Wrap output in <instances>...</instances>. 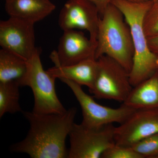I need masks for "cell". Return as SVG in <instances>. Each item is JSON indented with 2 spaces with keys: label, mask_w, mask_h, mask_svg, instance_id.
I'll return each mask as SVG.
<instances>
[{
  "label": "cell",
  "mask_w": 158,
  "mask_h": 158,
  "mask_svg": "<svg viewBox=\"0 0 158 158\" xmlns=\"http://www.w3.org/2000/svg\"><path fill=\"white\" fill-rule=\"evenodd\" d=\"M77 112L75 107L62 114L22 112L30 123V130L26 138L11 149L32 158H68L65 140L74 124Z\"/></svg>",
  "instance_id": "1"
},
{
  "label": "cell",
  "mask_w": 158,
  "mask_h": 158,
  "mask_svg": "<svg viewBox=\"0 0 158 158\" xmlns=\"http://www.w3.org/2000/svg\"><path fill=\"white\" fill-rule=\"evenodd\" d=\"M111 3L121 11L131 29L135 54L130 79L131 85L135 87L158 69V57L150 49L143 27L144 16L153 2L148 0L133 2L126 0H113Z\"/></svg>",
  "instance_id": "2"
},
{
  "label": "cell",
  "mask_w": 158,
  "mask_h": 158,
  "mask_svg": "<svg viewBox=\"0 0 158 158\" xmlns=\"http://www.w3.org/2000/svg\"><path fill=\"white\" fill-rule=\"evenodd\" d=\"M97 42L95 59L108 56L130 73L135 54L131 29L121 11L112 3L101 16Z\"/></svg>",
  "instance_id": "3"
},
{
  "label": "cell",
  "mask_w": 158,
  "mask_h": 158,
  "mask_svg": "<svg viewBox=\"0 0 158 158\" xmlns=\"http://www.w3.org/2000/svg\"><path fill=\"white\" fill-rule=\"evenodd\" d=\"M39 49L28 61V70L24 86L30 87L33 91L34 103L32 112L37 114H62L66 111L56 92L55 81L43 67Z\"/></svg>",
  "instance_id": "4"
},
{
  "label": "cell",
  "mask_w": 158,
  "mask_h": 158,
  "mask_svg": "<svg viewBox=\"0 0 158 158\" xmlns=\"http://www.w3.org/2000/svg\"><path fill=\"white\" fill-rule=\"evenodd\" d=\"M97 60L95 81L89 90L97 99L110 100L123 103L133 87L131 84L129 72L112 58L107 56Z\"/></svg>",
  "instance_id": "5"
},
{
  "label": "cell",
  "mask_w": 158,
  "mask_h": 158,
  "mask_svg": "<svg viewBox=\"0 0 158 158\" xmlns=\"http://www.w3.org/2000/svg\"><path fill=\"white\" fill-rule=\"evenodd\" d=\"M113 124L90 127L74 123L69 133V158H101L102 154L115 144Z\"/></svg>",
  "instance_id": "6"
},
{
  "label": "cell",
  "mask_w": 158,
  "mask_h": 158,
  "mask_svg": "<svg viewBox=\"0 0 158 158\" xmlns=\"http://www.w3.org/2000/svg\"><path fill=\"white\" fill-rule=\"evenodd\" d=\"M70 88L82 110L81 124L90 127H100L106 125L124 122L136 110L123 104L118 108L105 106L98 103L85 93L81 86L66 79H60Z\"/></svg>",
  "instance_id": "7"
},
{
  "label": "cell",
  "mask_w": 158,
  "mask_h": 158,
  "mask_svg": "<svg viewBox=\"0 0 158 158\" xmlns=\"http://www.w3.org/2000/svg\"><path fill=\"white\" fill-rule=\"evenodd\" d=\"M34 23L10 16L0 22V45L28 61L39 48L35 46Z\"/></svg>",
  "instance_id": "8"
},
{
  "label": "cell",
  "mask_w": 158,
  "mask_h": 158,
  "mask_svg": "<svg viewBox=\"0 0 158 158\" xmlns=\"http://www.w3.org/2000/svg\"><path fill=\"white\" fill-rule=\"evenodd\" d=\"M101 16L97 7L88 0H68L59 14L58 23L63 31L85 30L97 42Z\"/></svg>",
  "instance_id": "9"
},
{
  "label": "cell",
  "mask_w": 158,
  "mask_h": 158,
  "mask_svg": "<svg viewBox=\"0 0 158 158\" xmlns=\"http://www.w3.org/2000/svg\"><path fill=\"white\" fill-rule=\"evenodd\" d=\"M158 133V109H136L124 122L115 128V144L131 147Z\"/></svg>",
  "instance_id": "10"
},
{
  "label": "cell",
  "mask_w": 158,
  "mask_h": 158,
  "mask_svg": "<svg viewBox=\"0 0 158 158\" xmlns=\"http://www.w3.org/2000/svg\"><path fill=\"white\" fill-rule=\"evenodd\" d=\"M97 42L92 41L81 31H64L57 51L50 58L55 65H73L91 58H95Z\"/></svg>",
  "instance_id": "11"
},
{
  "label": "cell",
  "mask_w": 158,
  "mask_h": 158,
  "mask_svg": "<svg viewBox=\"0 0 158 158\" xmlns=\"http://www.w3.org/2000/svg\"><path fill=\"white\" fill-rule=\"evenodd\" d=\"M5 7L9 16L34 24L47 17L56 8L50 0H5Z\"/></svg>",
  "instance_id": "12"
},
{
  "label": "cell",
  "mask_w": 158,
  "mask_h": 158,
  "mask_svg": "<svg viewBox=\"0 0 158 158\" xmlns=\"http://www.w3.org/2000/svg\"><path fill=\"white\" fill-rule=\"evenodd\" d=\"M97 66V59L91 58L73 65H55L47 71L56 78L68 79L81 86H87L90 90L95 81Z\"/></svg>",
  "instance_id": "13"
},
{
  "label": "cell",
  "mask_w": 158,
  "mask_h": 158,
  "mask_svg": "<svg viewBox=\"0 0 158 158\" xmlns=\"http://www.w3.org/2000/svg\"><path fill=\"white\" fill-rule=\"evenodd\" d=\"M123 104L135 109H158V69L151 76L133 87Z\"/></svg>",
  "instance_id": "14"
},
{
  "label": "cell",
  "mask_w": 158,
  "mask_h": 158,
  "mask_svg": "<svg viewBox=\"0 0 158 158\" xmlns=\"http://www.w3.org/2000/svg\"><path fill=\"white\" fill-rule=\"evenodd\" d=\"M28 70V61L10 51L1 49L0 83L15 81L24 87Z\"/></svg>",
  "instance_id": "15"
},
{
  "label": "cell",
  "mask_w": 158,
  "mask_h": 158,
  "mask_svg": "<svg viewBox=\"0 0 158 158\" xmlns=\"http://www.w3.org/2000/svg\"><path fill=\"white\" fill-rule=\"evenodd\" d=\"M20 87L17 82L0 83V117L6 113L23 112L19 104Z\"/></svg>",
  "instance_id": "16"
},
{
  "label": "cell",
  "mask_w": 158,
  "mask_h": 158,
  "mask_svg": "<svg viewBox=\"0 0 158 158\" xmlns=\"http://www.w3.org/2000/svg\"><path fill=\"white\" fill-rule=\"evenodd\" d=\"M131 147L144 158H158V133L144 138Z\"/></svg>",
  "instance_id": "17"
},
{
  "label": "cell",
  "mask_w": 158,
  "mask_h": 158,
  "mask_svg": "<svg viewBox=\"0 0 158 158\" xmlns=\"http://www.w3.org/2000/svg\"><path fill=\"white\" fill-rule=\"evenodd\" d=\"M143 27L147 38L158 34V2H153L144 16Z\"/></svg>",
  "instance_id": "18"
},
{
  "label": "cell",
  "mask_w": 158,
  "mask_h": 158,
  "mask_svg": "<svg viewBox=\"0 0 158 158\" xmlns=\"http://www.w3.org/2000/svg\"><path fill=\"white\" fill-rule=\"evenodd\" d=\"M101 158H144L132 148L115 144L107 149Z\"/></svg>",
  "instance_id": "19"
},
{
  "label": "cell",
  "mask_w": 158,
  "mask_h": 158,
  "mask_svg": "<svg viewBox=\"0 0 158 158\" xmlns=\"http://www.w3.org/2000/svg\"><path fill=\"white\" fill-rule=\"evenodd\" d=\"M147 39L150 49L158 57V34L148 37Z\"/></svg>",
  "instance_id": "20"
},
{
  "label": "cell",
  "mask_w": 158,
  "mask_h": 158,
  "mask_svg": "<svg viewBox=\"0 0 158 158\" xmlns=\"http://www.w3.org/2000/svg\"><path fill=\"white\" fill-rule=\"evenodd\" d=\"M94 4L97 7L100 16L103 13L107 7L111 3L113 0H88Z\"/></svg>",
  "instance_id": "21"
},
{
  "label": "cell",
  "mask_w": 158,
  "mask_h": 158,
  "mask_svg": "<svg viewBox=\"0 0 158 158\" xmlns=\"http://www.w3.org/2000/svg\"><path fill=\"white\" fill-rule=\"evenodd\" d=\"M126 1L133 2H146L148 0H126Z\"/></svg>",
  "instance_id": "22"
},
{
  "label": "cell",
  "mask_w": 158,
  "mask_h": 158,
  "mask_svg": "<svg viewBox=\"0 0 158 158\" xmlns=\"http://www.w3.org/2000/svg\"><path fill=\"white\" fill-rule=\"evenodd\" d=\"M153 2H158V0H151Z\"/></svg>",
  "instance_id": "23"
}]
</instances>
